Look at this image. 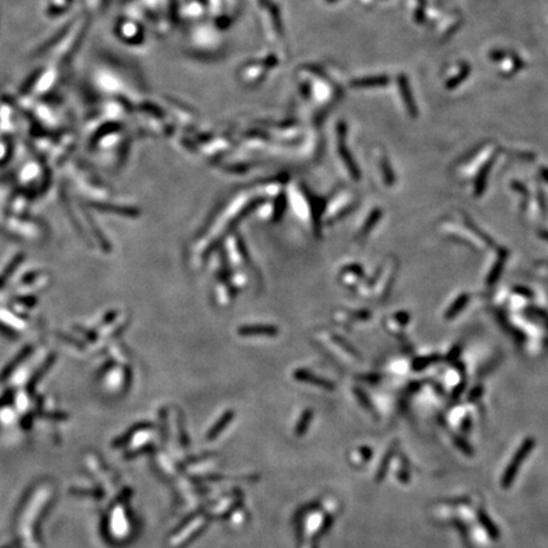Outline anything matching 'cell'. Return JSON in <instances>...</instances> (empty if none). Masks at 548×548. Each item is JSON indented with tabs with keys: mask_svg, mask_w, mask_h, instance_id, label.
Returning <instances> with one entry per match:
<instances>
[{
	"mask_svg": "<svg viewBox=\"0 0 548 548\" xmlns=\"http://www.w3.org/2000/svg\"><path fill=\"white\" fill-rule=\"evenodd\" d=\"M293 377H295L296 380L298 381H303V382H308V383H315V385L320 386V387L332 388L331 383H329L325 380H321V378H317V377L312 376V374H310L306 371H296L295 373H293Z\"/></svg>",
	"mask_w": 548,
	"mask_h": 548,
	"instance_id": "cell-6",
	"label": "cell"
},
{
	"mask_svg": "<svg viewBox=\"0 0 548 548\" xmlns=\"http://www.w3.org/2000/svg\"><path fill=\"white\" fill-rule=\"evenodd\" d=\"M468 75H469V66L464 65L463 67H462L461 73H459V74H457L454 78H452V79L449 80L447 84H445V88H447V89H449V90L454 89V88L458 87V85L461 84V83L463 82V80L466 79L467 77H468Z\"/></svg>",
	"mask_w": 548,
	"mask_h": 548,
	"instance_id": "cell-10",
	"label": "cell"
},
{
	"mask_svg": "<svg viewBox=\"0 0 548 548\" xmlns=\"http://www.w3.org/2000/svg\"><path fill=\"white\" fill-rule=\"evenodd\" d=\"M237 332L241 336H276L280 330L271 325H249L239 327Z\"/></svg>",
	"mask_w": 548,
	"mask_h": 548,
	"instance_id": "cell-2",
	"label": "cell"
},
{
	"mask_svg": "<svg viewBox=\"0 0 548 548\" xmlns=\"http://www.w3.org/2000/svg\"><path fill=\"white\" fill-rule=\"evenodd\" d=\"M310 420H311V411H306L305 414L302 415V418H301L300 423H298V428H297V434L298 435L303 434V433L306 432V429H307V425H308V423H310Z\"/></svg>",
	"mask_w": 548,
	"mask_h": 548,
	"instance_id": "cell-12",
	"label": "cell"
},
{
	"mask_svg": "<svg viewBox=\"0 0 548 548\" xmlns=\"http://www.w3.org/2000/svg\"><path fill=\"white\" fill-rule=\"evenodd\" d=\"M202 525H204V520L200 519V518H198L197 520H194V522H193L192 524H190L189 527H188V529H187V530H184V532H182L179 535H178L177 539L174 540V544H180V543L184 542L185 539H188V537H189V535L192 534V533H194V532H197V530H199V529H200V527H202Z\"/></svg>",
	"mask_w": 548,
	"mask_h": 548,
	"instance_id": "cell-8",
	"label": "cell"
},
{
	"mask_svg": "<svg viewBox=\"0 0 548 548\" xmlns=\"http://www.w3.org/2000/svg\"><path fill=\"white\" fill-rule=\"evenodd\" d=\"M232 417H234V413H231V411H229V413H226V414H225V415H222L221 419H220L219 422H217V424L215 425V427L212 428L211 432L209 433V440H211V439H214V438H216L217 435H219L220 433H221L222 430H224L225 428H226V425L229 424L230 422H231Z\"/></svg>",
	"mask_w": 548,
	"mask_h": 548,
	"instance_id": "cell-7",
	"label": "cell"
},
{
	"mask_svg": "<svg viewBox=\"0 0 548 548\" xmlns=\"http://www.w3.org/2000/svg\"><path fill=\"white\" fill-rule=\"evenodd\" d=\"M286 210V194L285 193H281L278 195L277 200H276V209H274V221H280L282 219L283 214H285Z\"/></svg>",
	"mask_w": 548,
	"mask_h": 548,
	"instance_id": "cell-11",
	"label": "cell"
},
{
	"mask_svg": "<svg viewBox=\"0 0 548 548\" xmlns=\"http://www.w3.org/2000/svg\"><path fill=\"white\" fill-rule=\"evenodd\" d=\"M236 241H237V248H239V251H240V254H241V256H243V259L246 261V265H248L249 268L251 269V270L255 271L256 276H258L259 280H260V276H259V270H258V269H256V266L254 265L253 261H251L250 255H249L248 249H246L245 243H244V241H243V239H241V237H240V236H237V237H236Z\"/></svg>",
	"mask_w": 548,
	"mask_h": 548,
	"instance_id": "cell-9",
	"label": "cell"
},
{
	"mask_svg": "<svg viewBox=\"0 0 548 548\" xmlns=\"http://www.w3.org/2000/svg\"><path fill=\"white\" fill-rule=\"evenodd\" d=\"M327 2H336V0H327Z\"/></svg>",
	"mask_w": 548,
	"mask_h": 548,
	"instance_id": "cell-13",
	"label": "cell"
},
{
	"mask_svg": "<svg viewBox=\"0 0 548 548\" xmlns=\"http://www.w3.org/2000/svg\"><path fill=\"white\" fill-rule=\"evenodd\" d=\"M94 207L100 210V211L111 212V214L129 217V219H136V217L140 216V210L134 209V207H119V206L112 204H94Z\"/></svg>",
	"mask_w": 548,
	"mask_h": 548,
	"instance_id": "cell-4",
	"label": "cell"
},
{
	"mask_svg": "<svg viewBox=\"0 0 548 548\" xmlns=\"http://www.w3.org/2000/svg\"><path fill=\"white\" fill-rule=\"evenodd\" d=\"M390 83V78L386 75H377V77H367L362 79L353 80L352 85L357 88H372V87H385Z\"/></svg>",
	"mask_w": 548,
	"mask_h": 548,
	"instance_id": "cell-5",
	"label": "cell"
},
{
	"mask_svg": "<svg viewBox=\"0 0 548 548\" xmlns=\"http://www.w3.org/2000/svg\"><path fill=\"white\" fill-rule=\"evenodd\" d=\"M533 447H534V440H533V439H527L524 443H523L519 451H518L517 454L514 456V459L511 461V463L509 464L506 472L504 473V477H503V486H504V488L508 489L509 486L511 485L514 477H515V473H517L518 468H519L520 463L524 461V458L527 457V454L529 453L530 451H532Z\"/></svg>",
	"mask_w": 548,
	"mask_h": 548,
	"instance_id": "cell-1",
	"label": "cell"
},
{
	"mask_svg": "<svg viewBox=\"0 0 548 548\" xmlns=\"http://www.w3.org/2000/svg\"><path fill=\"white\" fill-rule=\"evenodd\" d=\"M398 88H400L401 97H402L403 103H405V107L407 108L408 113L413 117L418 116V107L414 102V97H413V93H411L410 84H408V80L405 75H400L398 77Z\"/></svg>",
	"mask_w": 548,
	"mask_h": 548,
	"instance_id": "cell-3",
	"label": "cell"
}]
</instances>
